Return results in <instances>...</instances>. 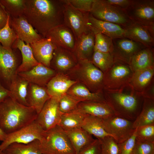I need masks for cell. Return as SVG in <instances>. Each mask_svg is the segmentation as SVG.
Here are the masks:
<instances>
[{
  "mask_svg": "<svg viewBox=\"0 0 154 154\" xmlns=\"http://www.w3.org/2000/svg\"><path fill=\"white\" fill-rule=\"evenodd\" d=\"M123 28L124 37L139 42L145 47L153 48L154 31L133 22Z\"/></svg>",
  "mask_w": 154,
  "mask_h": 154,
  "instance_id": "obj_20",
  "label": "cell"
},
{
  "mask_svg": "<svg viewBox=\"0 0 154 154\" xmlns=\"http://www.w3.org/2000/svg\"><path fill=\"white\" fill-rule=\"evenodd\" d=\"M3 151L6 154H42L35 148L32 142L27 144L13 143Z\"/></svg>",
  "mask_w": 154,
  "mask_h": 154,
  "instance_id": "obj_37",
  "label": "cell"
},
{
  "mask_svg": "<svg viewBox=\"0 0 154 154\" xmlns=\"http://www.w3.org/2000/svg\"><path fill=\"white\" fill-rule=\"evenodd\" d=\"M57 73L54 69L40 63L28 70L17 74L29 83L46 87Z\"/></svg>",
  "mask_w": 154,
  "mask_h": 154,
  "instance_id": "obj_18",
  "label": "cell"
},
{
  "mask_svg": "<svg viewBox=\"0 0 154 154\" xmlns=\"http://www.w3.org/2000/svg\"><path fill=\"white\" fill-rule=\"evenodd\" d=\"M45 38H50L57 47H62L73 52L76 40L73 33L64 24L50 30Z\"/></svg>",
  "mask_w": 154,
  "mask_h": 154,
  "instance_id": "obj_17",
  "label": "cell"
},
{
  "mask_svg": "<svg viewBox=\"0 0 154 154\" xmlns=\"http://www.w3.org/2000/svg\"><path fill=\"white\" fill-rule=\"evenodd\" d=\"M136 140V129L133 135L121 143H119V154H132Z\"/></svg>",
  "mask_w": 154,
  "mask_h": 154,
  "instance_id": "obj_44",
  "label": "cell"
},
{
  "mask_svg": "<svg viewBox=\"0 0 154 154\" xmlns=\"http://www.w3.org/2000/svg\"><path fill=\"white\" fill-rule=\"evenodd\" d=\"M66 94L79 102H106L103 92L92 93L85 85L78 82L73 85L68 90Z\"/></svg>",
  "mask_w": 154,
  "mask_h": 154,
  "instance_id": "obj_27",
  "label": "cell"
},
{
  "mask_svg": "<svg viewBox=\"0 0 154 154\" xmlns=\"http://www.w3.org/2000/svg\"><path fill=\"white\" fill-rule=\"evenodd\" d=\"M16 48L3 47L0 43V82H10L17 74L18 59Z\"/></svg>",
  "mask_w": 154,
  "mask_h": 154,
  "instance_id": "obj_14",
  "label": "cell"
},
{
  "mask_svg": "<svg viewBox=\"0 0 154 154\" xmlns=\"http://www.w3.org/2000/svg\"><path fill=\"white\" fill-rule=\"evenodd\" d=\"M100 118L104 129L118 144L131 137L136 129L133 127V121L115 115L106 119Z\"/></svg>",
  "mask_w": 154,
  "mask_h": 154,
  "instance_id": "obj_10",
  "label": "cell"
},
{
  "mask_svg": "<svg viewBox=\"0 0 154 154\" xmlns=\"http://www.w3.org/2000/svg\"><path fill=\"white\" fill-rule=\"evenodd\" d=\"M26 0H0L7 13L12 17L23 15Z\"/></svg>",
  "mask_w": 154,
  "mask_h": 154,
  "instance_id": "obj_36",
  "label": "cell"
},
{
  "mask_svg": "<svg viewBox=\"0 0 154 154\" xmlns=\"http://www.w3.org/2000/svg\"><path fill=\"white\" fill-rule=\"evenodd\" d=\"M34 56L39 63L50 67L51 61L56 46L48 38H43L30 44Z\"/></svg>",
  "mask_w": 154,
  "mask_h": 154,
  "instance_id": "obj_21",
  "label": "cell"
},
{
  "mask_svg": "<svg viewBox=\"0 0 154 154\" xmlns=\"http://www.w3.org/2000/svg\"><path fill=\"white\" fill-rule=\"evenodd\" d=\"M7 134L0 127V141H3L5 139Z\"/></svg>",
  "mask_w": 154,
  "mask_h": 154,
  "instance_id": "obj_50",
  "label": "cell"
},
{
  "mask_svg": "<svg viewBox=\"0 0 154 154\" xmlns=\"http://www.w3.org/2000/svg\"><path fill=\"white\" fill-rule=\"evenodd\" d=\"M77 82L66 74L57 73L48 82L46 88L50 98L59 101L66 94L69 88Z\"/></svg>",
  "mask_w": 154,
  "mask_h": 154,
  "instance_id": "obj_22",
  "label": "cell"
},
{
  "mask_svg": "<svg viewBox=\"0 0 154 154\" xmlns=\"http://www.w3.org/2000/svg\"><path fill=\"white\" fill-rule=\"evenodd\" d=\"M63 0H26L23 15L43 38L51 30L63 24Z\"/></svg>",
  "mask_w": 154,
  "mask_h": 154,
  "instance_id": "obj_1",
  "label": "cell"
},
{
  "mask_svg": "<svg viewBox=\"0 0 154 154\" xmlns=\"http://www.w3.org/2000/svg\"><path fill=\"white\" fill-rule=\"evenodd\" d=\"M37 114L32 107L8 97L0 103V127L7 134L13 133L35 120Z\"/></svg>",
  "mask_w": 154,
  "mask_h": 154,
  "instance_id": "obj_3",
  "label": "cell"
},
{
  "mask_svg": "<svg viewBox=\"0 0 154 154\" xmlns=\"http://www.w3.org/2000/svg\"><path fill=\"white\" fill-rule=\"evenodd\" d=\"M78 62L72 52L57 47L53 53L50 68L57 73L66 74L77 65Z\"/></svg>",
  "mask_w": 154,
  "mask_h": 154,
  "instance_id": "obj_15",
  "label": "cell"
},
{
  "mask_svg": "<svg viewBox=\"0 0 154 154\" xmlns=\"http://www.w3.org/2000/svg\"><path fill=\"white\" fill-rule=\"evenodd\" d=\"M77 154H102L101 144L98 139L82 148Z\"/></svg>",
  "mask_w": 154,
  "mask_h": 154,
  "instance_id": "obj_46",
  "label": "cell"
},
{
  "mask_svg": "<svg viewBox=\"0 0 154 154\" xmlns=\"http://www.w3.org/2000/svg\"><path fill=\"white\" fill-rule=\"evenodd\" d=\"M95 35L91 32L84 34L78 38L73 52L78 61H91L94 51Z\"/></svg>",
  "mask_w": 154,
  "mask_h": 154,
  "instance_id": "obj_23",
  "label": "cell"
},
{
  "mask_svg": "<svg viewBox=\"0 0 154 154\" xmlns=\"http://www.w3.org/2000/svg\"><path fill=\"white\" fill-rule=\"evenodd\" d=\"M62 114L59 110V101L50 98L37 114L35 120L44 130L47 131L59 125Z\"/></svg>",
  "mask_w": 154,
  "mask_h": 154,
  "instance_id": "obj_13",
  "label": "cell"
},
{
  "mask_svg": "<svg viewBox=\"0 0 154 154\" xmlns=\"http://www.w3.org/2000/svg\"><path fill=\"white\" fill-rule=\"evenodd\" d=\"M9 23L18 38L26 44H30L43 38L36 31L23 15L17 17L10 16Z\"/></svg>",
  "mask_w": 154,
  "mask_h": 154,
  "instance_id": "obj_16",
  "label": "cell"
},
{
  "mask_svg": "<svg viewBox=\"0 0 154 154\" xmlns=\"http://www.w3.org/2000/svg\"><path fill=\"white\" fill-rule=\"evenodd\" d=\"M125 12L132 22L154 31V0H132Z\"/></svg>",
  "mask_w": 154,
  "mask_h": 154,
  "instance_id": "obj_7",
  "label": "cell"
},
{
  "mask_svg": "<svg viewBox=\"0 0 154 154\" xmlns=\"http://www.w3.org/2000/svg\"><path fill=\"white\" fill-rule=\"evenodd\" d=\"M66 74L72 80L85 85L92 93L103 92L104 73L91 61H79L77 65Z\"/></svg>",
  "mask_w": 154,
  "mask_h": 154,
  "instance_id": "obj_5",
  "label": "cell"
},
{
  "mask_svg": "<svg viewBox=\"0 0 154 154\" xmlns=\"http://www.w3.org/2000/svg\"><path fill=\"white\" fill-rule=\"evenodd\" d=\"M44 131L35 120L18 130L7 134L5 139L0 145V150L3 151L14 143L27 144L35 140L41 141Z\"/></svg>",
  "mask_w": 154,
  "mask_h": 154,
  "instance_id": "obj_11",
  "label": "cell"
},
{
  "mask_svg": "<svg viewBox=\"0 0 154 154\" xmlns=\"http://www.w3.org/2000/svg\"><path fill=\"white\" fill-rule=\"evenodd\" d=\"M94 0H66L76 9L85 13H90Z\"/></svg>",
  "mask_w": 154,
  "mask_h": 154,
  "instance_id": "obj_45",
  "label": "cell"
},
{
  "mask_svg": "<svg viewBox=\"0 0 154 154\" xmlns=\"http://www.w3.org/2000/svg\"><path fill=\"white\" fill-rule=\"evenodd\" d=\"M80 112L98 118L104 119L115 115L112 109L106 102H80L77 109Z\"/></svg>",
  "mask_w": 154,
  "mask_h": 154,
  "instance_id": "obj_24",
  "label": "cell"
},
{
  "mask_svg": "<svg viewBox=\"0 0 154 154\" xmlns=\"http://www.w3.org/2000/svg\"><path fill=\"white\" fill-rule=\"evenodd\" d=\"M79 102L66 94L59 100L60 110L62 114L73 112L77 109L78 105Z\"/></svg>",
  "mask_w": 154,
  "mask_h": 154,
  "instance_id": "obj_41",
  "label": "cell"
},
{
  "mask_svg": "<svg viewBox=\"0 0 154 154\" xmlns=\"http://www.w3.org/2000/svg\"><path fill=\"white\" fill-rule=\"evenodd\" d=\"M154 124V99L144 98L141 110L133 121V128Z\"/></svg>",
  "mask_w": 154,
  "mask_h": 154,
  "instance_id": "obj_32",
  "label": "cell"
},
{
  "mask_svg": "<svg viewBox=\"0 0 154 154\" xmlns=\"http://www.w3.org/2000/svg\"><path fill=\"white\" fill-rule=\"evenodd\" d=\"M113 48L111 53L115 61L129 64L133 56L145 47L141 43L123 37L113 39Z\"/></svg>",
  "mask_w": 154,
  "mask_h": 154,
  "instance_id": "obj_12",
  "label": "cell"
},
{
  "mask_svg": "<svg viewBox=\"0 0 154 154\" xmlns=\"http://www.w3.org/2000/svg\"><path fill=\"white\" fill-rule=\"evenodd\" d=\"M0 154H6L4 153L3 151H1L0 150Z\"/></svg>",
  "mask_w": 154,
  "mask_h": 154,
  "instance_id": "obj_51",
  "label": "cell"
},
{
  "mask_svg": "<svg viewBox=\"0 0 154 154\" xmlns=\"http://www.w3.org/2000/svg\"><path fill=\"white\" fill-rule=\"evenodd\" d=\"M72 146L76 154L83 147L92 142V135L81 127L64 131Z\"/></svg>",
  "mask_w": 154,
  "mask_h": 154,
  "instance_id": "obj_31",
  "label": "cell"
},
{
  "mask_svg": "<svg viewBox=\"0 0 154 154\" xmlns=\"http://www.w3.org/2000/svg\"><path fill=\"white\" fill-rule=\"evenodd\" d=\"M94 51L111 53L113 48V39L101 33L95 35Z\"/></svg>",
  "mask_w": 154,
  "mask_h": 154,
  "instance_id": "obj_39",
  "label": "cell"
},
{
  "mask_svg": "<svg viewBox=\"0 0 154 154\" xmlns=\"http://www.w3.org/2000/svg\"><path fill=\"white\" fill-rule=\"evenodd\" d=\"M103 92L106 102L118 116L132 121L141 110L144 98L129 84L118 90L104 89Z\"/></svg>",
  "mask_w": 154,
  "mask_h": 154,
  "instance_id": "obj_2",
  "label": "cell"
},
{
  "mask_svg": "<svg viewBox=\"0 0 154 154\" xmlns=\"http://www.w3.org/2000/svg\"><path fill=\"white\" fill-rule=\"evenodd\" d=\"M29 82L17 74L11 80L9 89L10 97L19 103L29 106L27 97Z\"/></svg>",
  "mask_w": 154,
  "mask_h": 154,
  "instance_id": "obj_29",
  "label": "cell"
},
{
  "mask_svg": "<svg viewBox=\"0 0 154 154\" xmlns=\"http://www.w3.org/2000/svg\"><path fill=\"white\" fill-rule=\"evenodd\" d=\"M12 48L18 49L22 56L21 63L17 70V73L28 70L40 63L35 59L29 44H25L17 38L12 45Z\"/></svg>",
  "mask_w": 154,
  "mask_h": 154,
  "instance_id": "obj_26",
  "label": "cell"
},
{
  "mask_svg": "<svg viewBox=\"0 0 154 154\" xmlns=\"http://www.w3.org/2000/svg\"><path fill=\"white\" fill-rule=\"evenodd\" d=\"M63 24L70 29L76 40L82 35L91 32L88 25L90 13L80 11L63 0Z\"/></svg>",
  "mask_w": 154,
  "mask_h": 154,
  "instance_id": "obj_9",
  "label": "cell"
},
{
  "mask_svg": "<svg viewBox=\"0 0 154 154\" xmlns=\"http://www.w3.org/2000/svg\"><path fill=\"white\" fill-rule=\"evenodd\" d=\"M136 138L154 143V124L146 125L136 128Z\"/></svg>",
  "mask_w": 154,
  "mask_h": 154,
  "instance_id": "obj_42",
  "label": "cell"
},
{
  "mask_svg": "<svg viewBox=\"0 0 154 154\" xmlns=\"http://www.w3.org/2000/svg\"><path fill=\"white\" fill-rule=\"evenodd\" d=\"M133 154H154V143L145 141L136 138Z\"/></svg>",
  "mask_w": 154,
  "mask_h": 154,
  "instance_id": "obj_43",
  "label": "cell"
},
{
  "mask_svg": "<svg viewBox=\"0 0 154 154\" xmlns=\"http://www.w3.org/2000/svg\"><path fill=\"white\" fill-rule=\"evenodd\" d=\"M110 4L125 11L131 4L132 0H106Z\"/></svg>",
  "mask_w": 154,
  "mask_h": 154,
  "instance_id": "obj_47",
  "label": "cell"
},
{
  "mask_svg": "<svg viewBox=\"0 0 154 154\" xmlns=\"http://www.w3.org/2000/svg\"><path fill=\"white\" fill-rule=\"evenodd\" d=\"M81 127L98 139L107 136H111L103 127L100 118L88 114L86 115Z\"/></svg>",
  "mask_w": 154,
  "mask_h": 154,
  "instance_id": "obj_33",
  "label": "cell"
},
{
  "mask_svg": "<svg viewBox=\"0 0 154 154\" xmlns=\"http://www.w3.org/2000/svg\"><path fill=\"white\" fill-rule=\"evenodd\" d=\"M29 87L27 97V103L29 106L34 108L38 114L50 97L45 87L29 83Z\"/></svg>",
  "mask_w": 154,
  "mask_h": 154,
  "instance_id": "obj_25",
  "label": "cell"
},
{
  "mask_svg": "<svg viewBox=\"0 0 154 154\" xmlns=\"http://www.w3.org/2000/svg\"><path fill=\"white\" fill-rule=\"evenodd\" d=\"M154 67L133 72L129 84L141 94L154 80Z\"/></svg>",
  "mask_w": 154,
  "mask_h": 154,
  "instance_id": "obj_30",
  "label": "cell"
},
{
  "mask_svg": "<svg viewBox=\"0 0 154 154\" xmlns=\"http://www.w3.org/2000/svg\"><path fill=\"white\" fill-rule=\"evenodd\" d=\"M10 96L9 90L4 86L0 82V103L7 98L10 97Z\"/></svg>",
  "mask_w": 154,
  "mask_h": 154,
  "instance_id": "obj_49",
  "label": "cell"
},
{
  "mask_svg": "<svg viewBox=\"0 0 154 154\" xmlns=\"http://www.w3.org/2000/svg\"><path fill=\"white\" fill-rule=\"evenodd\" d=\"M10 16L0 3V29L6 25Z\"/></svg>",
  "mask_w": 154,
  "mask_h": 154,
  "instance_id": "obj_48",
  "label": "cell"
},
{
  "mask_svg": "<svg viewBox=\"0 0 154 154\" xmlns=\"http://www.w3.org/2000/svg\"><path fill=\"white\" fill-rule=\"evenodd\" d=\"M154 52L153 48L146 47L137 52L129 64L133 72L154 67Z\"/></svg>",
  "mask_w": 154,
  "mask_h": 154,
  "instance_id": "obj_28",
  "label": "cell"
},
{
  "mask_svg": "<svg viewBox=\"0 0 154 154\" xmlns=\"http://www.w3.org/2000/svg\"><path fill=\"white\" fill-rule=\"evenodd\" d=\"M91 61L95 66L104 73L113 65L115 60L111 53L94 51Z\"/></svg>",
  "mask_w": 154,
  "mask_h": 154,
  "instance_id": "obj_35",
  "label": "cell"
},
{
  "mask_svg": "<svg viewBox=\"0 0 154 154\" xmlns=\"http://www.w3.org/2000/svg\"><path fill=\"white\" fill-rule=\"evenodd\" d=\"M90 13L97 19L115 24L123 28L132 22L125 11L110 4L106 0H94Z\"/></svg>",
  "mask_w": 154,
  "mask_h": 154,
  "instance_id": "obj_6",
  "label": "cell"
},
{
  "mask_svg": "<svg viewBox=\"0 0 154 154\" xmlns=\"http://www.w3.org/2000/svg\"><path fill=\"white\" fill-rule=\"evenodd\" d=\"M86 115L77 109L70 113L62 114L58 125L64 131L81 127Z\"/></svg>",
  "mask_w": 154,
  "mask_h": 154,
  "instance_id": "obj_34",
  "label": "cell"
},
{
  "mask_svg": "<svg viewBox=\"0 0 154 154\" xmlns=\"http://www.w3.org/2000/svg\"><path fill=\"white\" fill-rule=\"evenodd\" d=\"M100 141L102 154H119L118 143L111 136H107L99 139Z\"/></svg>",
  "mask_w": 154,
  "mask_h": 154,
  "instance_id": "obj_40",
  "label": "cell"
},
{
  "mask_svg": "<svg viewBox=\"0 0 154 154\" xmlns=\"http://www.w3.org/2000/svg\"><path fill=\"white\" fill-rule=\"evenodd\" d=\"M88 25L90 32L95 35L101 33L112 39L124 37L125 30L123 27L114 23L97 19L90 13Z\"/></svg>",
  "mask_w": 154,
  "mask_h": 154,
  "instance_id": "obj_19",
  "label": "cell"
},
{
  "mask_svg": "<svg viewBox=\"0 0 154 154\" xmlns=\"http://www.w3.org/2000/svg\"><path fill=\"white\" fill-rule=\"evenodd\" d=\"M10 17L6 25L0 29V43L3 47L7 48H12L14 42L18 38L9 25Z\"/></svg>",
  "mask_w": 154,
  "mask_h": 154,
  "instance_id": "obj_38",
  "label": "cell"
},
{
  "mask_svg": "<svg viewBox=\"0 0 154 154\" xmlns=\"http://www.w3.org/2000/svg\"><path fill=\"white\" fill-rule=\"evenodd\" d=\"M132 154H133V153Z\"/></svg>",
  "mask_w": 154,
  "mask_h": 154,
  "instance_id": "obj_52",
  "label": "cell"
},
{
  "mask_svg": "<svg viewBox=\"0 0 154 154\" xmlns=\"http://www.w3.org/2000/svg\"><path fill=\"white\" fill-rule=\"evenodd\" d=\"M32 143L42 154H76L65 131L58 125L44 131L41 141Z\"/></svg>",
  "mask_w": 154,
  "mask_h": 154,
  "instance_id": "obj_4",
  "label": "cell"
},
{
  "mask_svg": "<svg viewBox=\"0 0 154 154\" xmlns=\"http://www.w3.org/2000/svg\"><path fill=\"white\" fill-rule=\"evenodd\" d=\"M133 72L129 64L115 61L104 73V89L117 90L126 86L129 84Z\"/></svg>",
  "mask_w": 154,
  "mask_h": 154,
  "instance_id": "obj_8",
  "label": "cell"
}]
</instances>
